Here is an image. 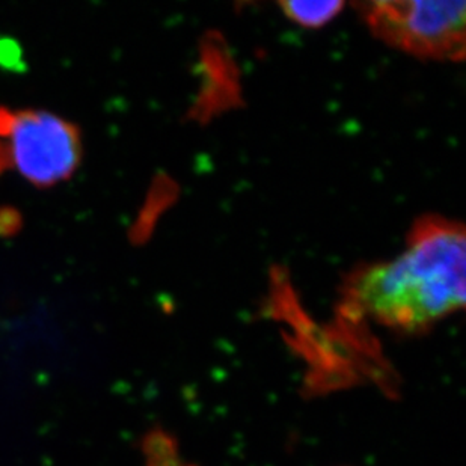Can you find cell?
<instances>
[{
    "label": "cell",
    "mask_w": 466,
    "mask_h": 466,
    "mask_svg": "<svg viewBox=\"0 0 466 466\" xmlns=\"http://www.w3.org/2000/svg\"><path fill=\"white\" fill-rule=\"evenodd\" d=\"M466 236L461 222L424 216L396 258L349 273L343 305L399 334H421L465 307Z\"/></svg>",
    "instance_id": "1"
},
{
    "label": "cell",
    "mask_w": 466,
    "mask_h": 466,
    "mask_svg": "<svg viewBox=\"0 0 466 466\" xmlns=\"http://www.w3.org/2000/svg\"><path fill=\"white\" fill-rule=\"evenodd\" d=\"M357 8L371 34L394 49L431 61L465 57V2L374 0Z\"/></svg>",
    "instance_id": "2"
},
{
    "label": "cell",
    "mask_w": 466,
    "mask_h": 466,
    "mask_svg": "<svg viewBox=\"0 0 466 466\" xmlns=\"http://www.w3.org/2000/svg\"><path fill=\"white\" fill-rule=\"evenodd\" d=\"M0 148L8 167L38 187L68 180L82 160L77 127L45 110L0 107Z\"/></svg>",
    "instance_id": "3"
},
{
    "label": "cell",
    "mask_w": 466,
    "mask_h": 466,
    "mask_svg": "<svg viewBox=\"0 0 466 466\" xmlns=\"http://www.w3.org/2000/svg\"><path fill=\"white\" fill-rule=\"evenodd\" d=\"M279 8L284 15L296 25L316 29L332 22L343 11L344 4L343 2H281Z\"/></svg>",
    "instance_id": "4"
},
{
    "label": "cell",
    "mask_w": 466,
    "mask_h": 466,
    "mask_svg": "<svg viewBox=\"0 0 466 466\" xmlns=\"http://www.w3.org/2000/svg\"><path fill=\"white\" fill-rule=\"evenodd\" d=\"M146 466H195L186 461L174 436L162 429H155L142 440Z\"/></svg>",
    "instance_id": "5"
},
{
    "label": "cell",
    "mask_w": 466,
    "mask_h": 466,
    "mask_svg": "<svg viewBox=\"0 0 466 466\" xmlns=\"http://www.w3.org/2000/svg\"><path fill=\"white\" fill-rule=\"evenodd\" d=\"M20 61H22V55L18 46L14 41L0 38V66L18 68Z\"/></svg>",
    "instance_id": "6"
}]
</instances>
